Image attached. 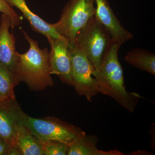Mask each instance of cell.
<instances>
[{
  "mask_svg": "<svg viewBox=\"0 0 155 155\" xmlns=\"http://www.w3.org/2000/svg\"><path fill=\"white\" fill-rule=\"evenodd\" d=\"M122 43L112 39L103 57L98 70L94 77L100 93L113 98L130 113H133L142 97L135 92H129L125 87L123 69L118 58Z\"/></svg>",
  "mask_w": 155,
  "mask_h": 155,
  "instance_id": "cell-1",
  "label": "cell"
},
{
  "mask_svg": "<svg viewBox=\"0 0 155 155\" xmlns=\"http://www.w3.org/2000/svg\"><path fill=\"white\" fill-rule=\"evenodd\" d=\"M21 31L29 48L25 53L17 52V63L13 72L17 84L24 82L32 91H42L54 86V80L50 73L48 48H40L37 41L25 31Z\"/></svg>",
  "mask_w": 155,
  "mask_h": 155,
  "instance_id": "cell-2",
  "label": "cell"
},
{
  "mask_svg": "<svg viewBox=\"0 0 155 155\" xmlns=\"http://www.w3.org/2000/svg\"><path fill=\"white\" fill-rule=\"evenodd\" d=\"M13 109L17 119L40 142L55 140L69 145L86 134L80 127L56 117H30L22 110L18 103L14 104Z\"/></svg>",
  "mask_w": 155,
  "mask_h": 155,
  "instance_id": "cell-3",
  "label": "cell"
},
{
  "mask_svg": "<svg viewBox=\"0 0 155 155\" xmlns=\"http://www.w3.org/2000/svg\"><path fill=\"white\" fill-rule=\"evenodd\" d=\"M94 0H69L64 6L60 19L52 26L61 36L75 46L78 34L95 16Z\"/></svg>",
  "mask_w": 155,
  "mask_h": 155,
  "instance_id": "cell-4",
  "label": "cell"
},
{
  "mask_svg": "<svg viewBox=\"0 0 155 155\" xmlns=\"http://www.w3.org/2000/svg\"><path fill=\"white\" fill-rule=\"evenodd\" d=\"M111 40L110 32L95 16L78 34L75 46L85 53L95 70H97Z\"/></svg>",
  "mask_w": 155,
  "mask_h": 155,
  "instance_id": "cell-5",
  "label": "cell"
},
{
  "mask_svg": "<svg viewBox=\"0 0 155 155\" xmlns=\"http://www.w3.org/2000/svg\"><path fill=\"white\" fill-rule=\"evenodd\" d=\"M71 48L72 86L75 91L91 102L100 93L93 76L95 69L85 53L77 46Z\"/></svg>",
  "mask_w": 155,
  "mask_h": 155,
  "instance_id": "cell-6",
  "label": "cell"
},
{
  "mask_svg": "<svg viewBox=\"0 0 155 155\" xmlns=\"http://www.w3.org/2000/svg\"><path fill=\"white\" fill-rule=\"evenodd\" d=\"M51 46L49 63L51 75H57L63 83L72 86L71 48L66 39L48 38Z\"/></svg>",
  "mask_w": 155,
  "mask_h": 155,
  "instance_id": "cell-7",
  "label": "cell"
},
{
  "mask_svg": "<svg viewBox=\"0 0 155 155\" xmlns=\"http://www.w3.org/2000/svg\"><path fill=\"white\" fill-rule=\"evenodd\" d=\"M94 2L95 17L110 32L112 39L122 44L133 39V34L123 27L107 0H94Z\"/></svg>",
  "mask_w": 155,
  "mask_h": 155,
  "instance_id": "cell-8",
  "label": "cell"
},
{
  "mask_svg": "<svg viewBox=\"0 0 155 155\" xmlns=\"http://www.w3.org/2000/svg\"><path fill=\"white\" fill-rule=\"evenodd\" d=\"M13 28L11 20L2 14L0 19V64L14 72L17 58L16 39L10 28Z\"/></svg>",
  "mask_w": 155,
  "mask_h": 155,
  "instance_id": "cell-9",
  "label": "cell"
},
{
  "mask_svg": "<svg viewBox=\"0 0 155 155\" xmlns=\"http://www.w3.org/2000/svg\"><path fill=\"white\" fill-rule=\"evenodd\" d=\"M7 1L11 7H16L21 11L34 31L42 35L47 38L51 37L64 38L57 32L53 27L52 24L48 23L37 14H34L28 8L25 0H7Z\"/></svg>",
  "mask_w": 155,
  "mask_h": 155,
  "instance_id": "cell-10",
  "label": "cell"
},
{
  "mask_svg": "<svg viewBox=\"0 0 155 155\" xmlns=\"http://www.w3.org/2000/svg\"><path fill=\"white\" fill-rule=\"evenodd\" d=\"M98 139L86 134L78 137L68 146L67 155H124L117 150L104 151L97 148Z\"/></svg>",
  "mask_w": 155,
  "mask_h": 155,
  "instance_id": "cell-11",
  "label": "cell"
},
{
  "mask_svg": "<svg viewBox=\"0 0 155 155\" xmlns=\"http://www.w3.org/2000/svg\"><path fill=\"white\" fill-rule=\"evenodd\" d=\"M16 132V147L19 155H43L41 143L17 119Z\"/></svg>",
  "mask_w": 155,
  "mask_h": 155,
  "instance_id": "cell-12",
  "label": "cell"
},
{
  "mask_svg": "<svg viewBox=\"0 0 155 155\" xmlns=\"http://www.w3.org/2000/svg\"><path fill=\"white\" fill-rule=\"evenodd\" d=\"M14 103L0 104V137L12 147H16L17 119L12 108Z\"/></svg>",
  "mask_w": 155,
  "mask_h": 155,
  "instance_id": "cell-13",
  "label": "cell"
},
{
  "mask_svg": "<svg viewBox=\"0 0 155 155\" xmlns=\"http://www.w3.org/2000/svg\"><path fill=\"white\" fill-rule=\"evenodd\" d=\"M125 60L133 67L155 75V54L143 49H134L129 51Z\"/></svg>",
  "mask_w": 155,
  "mask_h": 155,
  "instance_id": "cell-14",
  "label": "cell"
},
{
  "mask_svg": "<svg viewBox=\"0 0 155 155\" xmlns=\"http://www.w3.org/2000/svg\"><path fill=\"white\" fill-rule=\"evenodd\" d=\"M17 85L13 72L0 64V104L17 101L14 90Z\"/></svg>",
  "mask_w": 155,
  "mask_h": 155,
  "instance_id": "cell-15",
  "label": "cell"
},
{
  "mask_svg": "<svg viewBox=\"0 0 155 155\" xmlns=\"http://www.w3.org/2000/svg\"><path fill=\"white\" fill-rule=\"evenodd\" d=\"M43 155H67L68 145L58 141L41 142Z\"/></svg>",
  "mask_w": 155,
  "mask_h": 155,
  "instance_id": "cell-16",
  "label": "cell"
},
{
  "mask_svg": "<svg viewBox=\"0 0 155 155\" xmlns=\"http://www.w3.org/2000/svg\"><path fill=\"white\" fill-rule=\"evenodd\" d=\"M0 13L5 14L11 20L13 27L20 25L22 19L7 0H0Z\"/></svg>",
  "mask_w": 155,
  "mask_h": 155,
  "instance_id": "cell-17",
  "label": "cell"
},
{
  "mask_svg": "<svg viewBox=\"0 0 155 155\" xmlns=\"http://www.w3.org/2000/svg\"><path fill=\"white\" fill-rule=\"evenodd\" d=\"M11 148L5 140L0 137V155H9Z\"/></svg>",
  "mask_w": 155,
  "mask_h": 155,
  "instance_id": "cell-18",
  "label": "cell"
},
{
  "mask_svg": "<svg viewBox=\"0 0 155 155\" xmlns=\"http://www.w3.org/2000/svg\"><path fill=\"white\" fill-rule=\"evenodd\" d=\"M137 153L138 154L137 155H150L151 153H150L148 152L147 151H140V152L139 150L137 151V152H132V154H130V155H137Z\"/></svg>",
  "mask_w": 155,
  "mask_h": 155,
  "instance_id": "cell-19",
  "label": "cell"
}]
</instances>
